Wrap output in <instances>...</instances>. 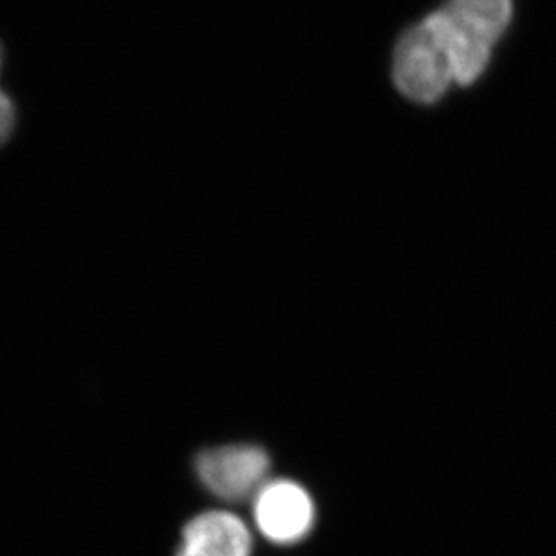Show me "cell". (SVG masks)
I'll use <instances>...</instances> for the list:
<instances>
[{
	"label": "cell",
	"mask_w": 556,
	"mask_h": 556,
	"mask_svg": "<svg viewBox=\"0 0 556 556\" xmlns=\"http://www.w3.org/2000/svg\"><path fill=\"white\" fill-rule=\"evenodd\" d=\"M194 473L207 492L229 503L256 497L270 473V456L257 445H224L200 452Z\"/></svg>",
	"instance_id": "7a4b0ae2"
},
{
	"label": "cell",
	"mask_w": 556,
	"mask_h": 556,
	"mask_svg": "<svg viewBox=\"0 0 556 556\" xmlns=\"http://www.w3.org/2000/svg\"><path fill=\"white\" fill-rule=\"evenodd\" d=\"M0 65H2V51H0ZM13 123H15V111L8 94L0 89V144L10 137Z\"/></svg>",
	"instance_id": "5b68a950"
},
{
	"label": "cell",
	"mask_w": 556,
	"mask_h": 556,
	"mask_svg": "<svg viewBox=\"0 0 556 556\" xmlns=\"http://www.w3.org/2000/svg\"><path fill=\"white\" fill-rule=\"evenodd\" d=\"M248 525L229 511H205L186 525L175 556H251Z\"/></svg>",
	"instance_id": "277c9868"
},
{
	"label": "cell",
	"mask_w": 556,
	"mask_h": 556,
	"mask_svg": "<svg viewBox=\"0 0 556 556\" xmlns=\"http://www.w3.org/2000/svg\"><path fill=\"white\" fill-rule=\"evenodd\" d=\"M511 16V0H448L407 31L416 59L440 84L467 85L483 73Z\"/></svg>",
	"instance_id": "6da1fadb"
},
{
	"label": "cell",
	"mask_w": 556,
	"mask_h": 556,
	"mask_svg": "<svg viewBox=\"0 0 556 556\" xmlns=\"http://www.w3.org/2000/svg\"><path fill=\"white\" fill-rule=\"evenodd\" d=\"M252 514L260 533L278 546H295L314 531L315 501L292 479H268L252 498Z\"/></svg>",
	"instance_id": "3957f363"
}]
</instances>
